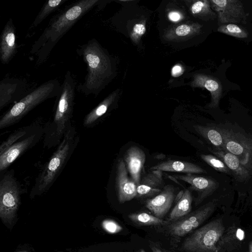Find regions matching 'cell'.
I'll use <instances>...</instances> for the list:
<instances>
[{"instance_id":"cell-1","label":"cell","mask_w":252,"mask_h":252,"mask_svg":"<svg viewBox=\"0 0 252 252\" xmlns=\"http://www.w3.org/2000/svg\"><path fill=\"white\" fill-rule=\"evenodd\" d=\"M98 2V0L77 1L67 6L51 19L30 50L31 54L37 57V65H40L47 61L61 38Z\"/></svg>"},{"instance_id":"cell-2","label":"cell","mask_w":252,"mask_h":252,"mask_svg":"<svg viewBox=\"0 0 252 252\" xmlns=\"http://www.w3.org/2000/svg\"><path fill=\"white\" fill-rule=\"evenodd\" d=\"M87 67L83 83L77 87V91L85 95H97L106 85L112 73L110 59L95 39L89 40L76 49Z\"/></svg>"},{"instance_id":"cell-3","label":"cell","mask_w":252,"mask_h":252,"mask_svg":"<svg viewBox=\"0 0 252 252\" xmlns=\"http://www.w3.org/2000/svg\"><path fill=\"white\" fill-rule=\"evenodd\" d=\"M76 89V82L71 79H65L62 84L61 91L56 97L52 119L43 127L44 147L50 149L57 147L72 124Z\"/></svg>"},{"instance_id":"cell-4","label":"cell","mask_w":252,"mask_h":252,"mask_svg":"<svg viewBox=\"0 0 252 252\" xmlns=\"http://www.w3.org/2000/svg\"><path fill=\"white\" fill-rule=\"evenodd\" d=\"M80 135L75 125L68 127L63 139L35 179L30 196L40 195L52 186L79 144Z\"/></svg>"},{"instance_id":"cell-5","label":"cell","mask_w":252,"mask_h":252,"mask_svg":"<svg viewBox=\"0 0 252 252\" xmlns=\"http://www.w3.org/2000/svg\"><path fill=\"white\" fill-rule=\"evenodd\" d=\"M62 84L57 79L46 81L34 88L22 99L14 103L0 118V129L19 122L35 107L45 100L57 97Z\"/></svg>"},{"instance_id":"cell-6","label":"cell","mask_w":252,"mask_h":252,"mask_svg":"<svg viewBox=\"0 0 252 252\" xmlns=\"http://www.w3.org/2000/svg\"><path fill=\"white\" fill-rule=\"evenodd\" d=\"M225 227L220 219L198 228L181 241L180 252H219Z\"/></svg>"},{"instance_id":"cell-7","label":"cell","mask_w":252,"mask_h":252,"mask_svg":"<svg viewBox=\"0 0 252 252\" xmlns=\"http://www.w3.org/2000/svg\"><path fill=\"white\" fill-rule=\"evenodd\" d=\"M215 207L214 201L209 202L178 220L155 228L167 237L172 248L177 249L182 239L199 228L212 214Z\"/></svg>"},{"instance_id":"cell-8","label":"cell","mask_w":252,"mask_h":252,"mask_svg":"<svg viewBox=\"0 0 252 252\" xmlns=\"http://www.w3.org/2000/svg\"><path fill=\"white\" fill-rule=\"evenodd\" d=\"M21 190L14 172H6L0 181V218L5 224H11L20 204Z\"/></svg>"},{"instance_id":"cell-9","label":"cell","mask_w":252,"mask_h":252,"mask_svg":"<svg viewBox=\"0 0 252 252\" xmlns=\"http://www.w3.org/2000/svg\"><path fill=\"white\" fill-rule=\"evenodd\" d=\"M43 136V127L40 126L6 149L0 154V171L6 169L24 153L35 146Z\"/></svg>"},{"instance_id":"cell-10","label":"cell","mask_w":252,"mask_h":252,"mask_svg":"<svg viewBox=\"0 0 252 252\" xmlns=\"http://www.w3.org/2000/svg\"><path fill=\"white\" fill-rule=\"evenodd\" d=\"M34 89L23 79L3 78L0 82V110L19 101Z\"/></svg>"},{"instance_id":"cell-11","label":"cell","mask_w":252,"mask_h":252,"mask_svg":"<svg viewBox=\"0 0 252 252\" xmlns=\"http://www.w3.org/2000/svg\"><path fill=\"white\" fill-rule=\"evenodd\" d=\"M210 2L221 25L244 22L246 20L243 4L239 0H211Z\"/></svg>"},{"instance_id":"cell-12","label":"cell","mask_w":252,"mask_h":252,"mask_svg":"<svg viewBox=\"0 0 252 252\" xmlns=\"http://www.w3.org/2000/svg\"><path fill=\"white\" fill-rule=\"evenodd\" d=\"M124 159H119L117 162L115 187L120 203L129 201L136 195L137 185L128 175Z\"/></svg>"},{"instance_id":"cell-13","label":"cell","mask_w":252,"mask_h":252,"mask_svg":"<svg viewBox=\"0 0 252 252\" xmlns=\"http://www.w3.org/2000/svg\"><path fill=\"white\" fill-rule=\"evenodd\" d=\"M176 180L184 181L190 185V189L195 191L197 196L195 200L196 206L199 205L205 198L211 195L217 189L218 184L214 180L192 173L175 175Z\"/></svg>"},{"instance_id":"cell-14","label":"cell","mask_w":252,"mask_h":252,"mask_svg":"<svg viewBox=\"0 0 252 252\" xmlns=\"http://www.w3.org/2000/svg\"><path fill=\"white\" fill-rule=\"evenodd\" d=\"M175 189L173 185H166L158 194L147 199L145 201V206L153 215L163 219L175 200Z\"/></svg>"},{"instance_id":"cell-15","label":"cell","mask_w":252,"mask_h":252,"mask_svg":"<svg viewBox=\"0 0 252 252\" xmlns=\"http://www.w3.org/2000/svg\"><path fill=\"white\" fill-rule=\"evenodd\" d=\"M162 175V172L158 170L146 174L137 186L136 198H151L158 194L164 187Z\"/></svg>"},{"instance_id":"cell-16","label":"cell","mask_w":252,"mask_h":252,"mask_svg":"<svg viewBox=\"0 0 252 252\" xmlns=\"http://www.w3.org/2000/svg\"><path fill=\"white\" fill-rule=\"evenodd\" d=\"M15 28L13 20L7 21L2 31L0 42V59L2 64L9 63L17 53Z\"/></svg>"},{"instance_id":"cell-17","label":"cell","mask_w":252,"mask_h":252,"mask_svg":"<svg viewBox=\"0 0 252 252\" xmlns=\"http://www.w3.org/2000/svg\"><path fill=\"white\" fill-rule=\"evenodd\" d=\"M124 160L130 178L137 186L141 180V173L146 160L144 152L137 146H131L126 151Z\"/></svg>"},{"instance_id":"cell-18","label":"cell","mask_w":252,"mask_h":252,"mask_svg":"<svg viewBox=\"0 0 252 252\" xmlns=\"http://www.w3.org/2000/svg\"><path fill=\"white\" fill-rule=\"evenodd\" d=\"M191 85L193 87L204 88L211 94V102L209 107L215 108L218 106L222 95V86L217 79L204 74H195Z\"/></svg>"},{"instance_id":"cell-19","label":"cell","mask_w":252,"mask_h":252,"mask_svg":"<svg viewBox=\"0 0 252 252\" xmlns=\"http://www.w3.org/2000/svg\"><path fill=\"white\" fill-rule=\"evenodd\" d=\"M151 169L161 171L180 172L184 173L198 174L206 173V171L200 166L191 162L168 160L152 166Z\"/></svg>"},{"instance_id":"cell-20","label":"cell","mask_w":252,"mask_h":252,"mask_svg":"<svg viewBox=\"0 0 252 252\" xmlns=\"http://www.w3.org/2000/svg\"><path fill=\"white\" fill-rule=\"evenodd\" d=\"M117 94L116 92L112 93L89 112L84 118L83 126L92 128L97 125L114 104Z\"/></svg>"},{"instance_id":"cell-21","label":"cell","mask_w":252,"mask_h":252,"mask_svg":"<svg viewBox=\"0 0 252 252\" xmlns=\"http://www.w3.org/2000/svg\"><path fill=\"white\" fill-rule=\"evenodd\" d=\"M192 196L189 189L183 190L182 196L176 202V204L166 220L169 222L178 220L191 212Z\"/></svg>"},{"instance_id":"cell-22","label":"cell","mask_w":252,"mask_h":252,"mask_svg":"<svg viewBox=\"0 0 252 252\" xmlns=\"http://www.w3.org/2000/svg\"><path fill=\"white\" fill-rule=\"evenodd\" d=\"M129 220L137 226H151L155 227L163 226L169 222L146 212L133 213L128 215Z\"/></svg>"},{"instance_id":"cell-23","label":"cell","mask_w":252,"mask_h":252,"mask_svg":"<svg viewBox=\"0 0 252 252\" xmlns=\"http://www.w3.org/2000/svg\"><path fill=\"white\" fill-rule=\"evenodd\" d=\"M201 26L197 24H182L168 31L165 34L168 39H181L191 37L199 32Z\"/></svg>"},{"instance_id":"cell-24","label":"cell","mask_w":252,"mask_h":252,"mask_svg":"<svg viewBox=\"0 0 252 252\" xmlns=\"http://www.w3.org/2000/svg\"><path fill=\"white\" fill-rule=\"evenodd\" d=\"M68 0H49L46 1L30 26V29L32 30L36 28L50 14L59 9L63 3Z\"/></svg>"},{"instance_id":"cell-25","label":"cell","mask_w":252,"mask_h":252,"mask_svg":"<svg viewBox=\"0 0 252 252\" xmlns=\"http://www.w3.org/2000/svg\"><path fill=\"white\" fill-rule=\"evenodd\" d=\"M40 127L39 125H37L36 124L34 123L16 130L1 144L0 146V154L2 153L10 146L23 137L33 132Z\"/></svg>"},{"instance_id":"cell-26","label":"cell","mask_w":252,"mask_h":252,"mask_svg":"<svg viewBox=\"0 0 252 252\" xmlns=\"http://www.w3.org/2000/svg\"><path fill=\"white\" fill-rule=\"evenodd\" d=\"M211 6L209 0H197L192 4L190 10L193 15L214 19L216 17V14L211 10Z\"/></svg>"},{"instance_id":"cell-27","label":"cell","mask_w":252,"mask_h":252,"mask_svg":"<svg viewBox=\"0 0 252 252\" xmlns=\"http://www.w3.org/2000/svg\"><path fill=\"white\" fill-rule=\"evenodd\" d=\"M194 129L200 134L207 139L212 144L220 146L223 144V137L216 129L201 126H194Z\"/></svg>"},{"instance_id":"cell-28","label":"cell","mask_w":252,"mask_h":252,"mask_svg":"<svg viewBox=\"0 0 252 252\" xmlns=\"http://www.w3.org/2000/svg\"><path fill=\"white\" fill-rule=\"evenodd\" d=\"M219 32L235 37L244 38L248 36V32L241 27L234 24H222L219 26Z\"/></svg>"},{"instance_id":"cell-29","label":"cell","mask_w":252,"mask_h":252,"mask_svg":"<svg viewBox=\"0 0 252 252\" xmlns=\"http://www.w3.org/2000/svg\"><path fill=\"white\" fill-rule=\"evenodd\" d=\"M226 165L228 168L242 175H245L244 169L240 163L238 158L231 153H223L221 155Z\"/></svg>"},{"instance_id":"cell-30","label":"cell","mask_w":252,"mask_h":252,"mask_svg":"<svg viewBox=\"0 0 252 252\" xmlns=\"http://www.w3.org/2000/svg\"><path fill=\"white\" fill-rule=\"evenodd\" d=\"M201 158L216 170L225 173L228 172L227 166L220 160L211 155H201Z\"/></svg>"},{"instance_id":"cell-31","label":"cell","mask_w":252,"mask_h":252,"mask_svg":"<svg viewBox=\"0 0 252 252\" xmlns=\"http://www.w3.org/2000/svg\"><path fill=\"white\" fill-rule=\"evenodd\" d=\"M226 149L231 153L239 156L241 155L245 151L246 148L244 144H241L233 139H227L225 142Z\"/></svg>"},{"instance_id":"cell-32","label":"cell","mask_w":252,"mask_h":252,"mask_svg":"<svg viewBox=\"0 0 252 252\" xmlns=\"http://www.w3.org/2000/svg\"><path fill=\"white\" fill-rule=\"evenodd\" d=\"M103 229L108 233L115 234L120 232L123 227L115 221L111 220H104L102 223Z\"/></svg>"},{"instance_id":"cell-33","label":"cell","mask_w":252,"mask_h":252,"mask_svg":"<svg viewBox=\"0 0 252 252\" xmlns=\"http://www.w3.org/2000/svg\"><path fill=\"white\" fill-rule=\"evenodd\" d=\"M145 32L146 28L145 25L142 23H137L133 28L130 35L131 38L134 42H137Z\"/></svg>"},{"instance_id":"cell-34","label":"cell","mask_w":252,"mask_h":252,"mask_svg":"<svg viewBox=\"0 0 252 252\" xmlns=\"http://www.w3.org/2000/svg\"><path fill=\"white\" fill-rule=\"evenodd\" d=\"M149 247L152 252H164L163 248L158 242L149 241Z\"/></svg>"},{"instance_id":"cell-35","label":"cell","mask_w":252,"mask_h":252,"mask_svg":"<svg viewBox=\"0 0 252 252\" xmlns=\"http://www.w3.org/2000/svg\"><path fill=\"white\" fill-rule=\"evenodd\" d=\"M184 72V68L180 64L174 65L171 69V75L174 77H178L181 75Z\"/></svg>"},{"instance_id":"cell-36","label":"cell","mask_w":252,"mask_h":252,"mask_svg":"<svg viewBox=\"0 0 252 252\" xmlns=\"http://www.w3.org/2000/svg\"><path fill=\"white\" fill-rule=\"evenodd\" d=\"M169 20L173 22H178L182 18V15L178 11H171L168 15Z\"/></svg>"},{"instance_id":"cell-37","label":"cell","mask_w":252,"mask_h":252,"mask_svg":"<svg viewBox=\"0 0 252 252\" xmlns=\"http://www.w3.org/2000/svg\"><path fill=\"white\" fill-rule=\"evenodd\" d=\"M249 252H252V242L249 245Z\"/></svg>"},{"instance_id":"cell-38","label":"cell","mask_w":252,"mask_h":252,"mask_svg":"<svg viewBox=\"0 0 252 252\" xmlns=\"http://www.w3.org/2000/svg\"><path fill=\"white\" fill-rule=\"evenodd\" d=\"M135 252H146L143 249H140L138 250L137 251H135Z\"/></svg>"},{"instance_id":"cell-39","label":"cell","mask_w":252,"mask_h":252,"mask_svg":"<svg viewBox=\"0 0 252 252\" xmlns=\"http://www.w3.org/2000/svg\"><path fill=\"white\" fill-rule=\"evenodd\" d=\"M163 250L164 251V252H174L173 251H171V250H167V249H166L165 248H163Z\"/></svg>"},{"instance_id":"cell-40","label":"cell","mask_w":252,"mask_h":252,"mask_svg":"<svg viewBox=\"0 0 252 252\" xmlns=\"http://www.w3.org/2000/svg\"><path fill=\"white\" fill-rule=\"evenodd\" d=\"M19 252H27V251H20Z\"/></svg>"}]
</instances>
